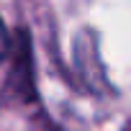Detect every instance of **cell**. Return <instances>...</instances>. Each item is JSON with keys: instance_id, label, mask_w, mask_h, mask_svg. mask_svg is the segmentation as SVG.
<instances>
[{"instance_id": "obj_1", "label": "cell", "mask_w": 131, "mask_h": 131, "mask_svg": "<svg viewBox=\"0 0 131 131\" xmlns=\"http://www.w3.org/2000/svg\"><path fill=\"white\" fill-rule=\"evenodd\" d=\"M5 51H8V34H5V26H3V21H0V59L5 57Z\"/></svg>"}]
</instances>
